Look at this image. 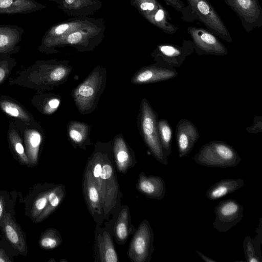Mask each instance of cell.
<instances>
[{
  "label": "cell",
  "mask_w": 262,
  "mask_h": 262,
  "mask_svg": "<svg viewBox=\"0 0 262 262\" xmlns=\"http://www.w3.org/2000/svg\"><path fill=\"white\" fill-rule=\"evenodd\" d=\"M158 116L148 101L142 99L140 105L139 126L143 140L154 158L164 165L168 157L162 146L158 129Z\"/></svg>",
  "instance_id": "5"
},
{
  "label": "cell",
  "mask_w": 262,
  "mask_h": 262,
  "mask_svg": "<svg viewBox=\"0 0 262 262\" xmlns=\"http://www.w3.org/2000/svg\"><path fill=\"white\" fill-rule=\"evenodd\" d=\"M239 18L247 33L262 26V8L258 0H224Z\"/></svg>",
  "instance_id": "10"
},
{
  "label": "cell",
  "mask_w": 262,
  "mask_h": 262,
  "mask_svg": "<svg viewBox=\"0 0 262 262\" xmlns=\"http://www.w3.org/2000/svg\"><path fill=\"white\" fill-rule=\"evenodd\" d=\"M13 259L11 255H8L6 250L0 247V262H12Z\"/></svg>",
  "instance_id": "40"
},
{
  "label": "cell",
  "mask_w": 262,
  "mask_h": 262,
  "mask_svg": "<svg viewBox=\"0 0 262 262\" xmlns=\"http://www.w3.org/2000/svg\"><path fill=\"white\" fill-rule=\"evenodd\" d=\"M56 3L68 15L78 17L92 15L101 7L99 0H57Z\"/></svg>",
  "instance_id": "22"
},
{
  "label": "cell",
  "mask_w": 262,
  "mask_h": 262,
  "mask_svg": "<svg viewBox=\"0 0 262 262\" xmlns=\"http://www.w3.org/2000/svg\"><path fill=\"white\" fill-rule=\"evenodd\" d=\"M54 185L38 184L35 185L25 200V214L35 223L45 209L50 191Z\"/></svg>",
  "instance_id": "18"
},
{
  "label": "cell",
  "mask_w": 262,
  "mask_h": 262,
  "mask_svg": "<svg viewBox=\"0 0 262 262\" xmlns=\"http://www.w3.org/2000/svg\"><path fill=\"white\" fill-rule=\"evenodd\" d=\"M60 100L57 97L52 96L46 99L42 102L41 112L45 114L49 115L55 112L59 106Z\"/></svg>",
  "instance_id": "38"
},
{
  "label": "cell",
  "mask_w": 262,
  "mask_h": 262,
  "mask_svg": "<svg viewBox=\"0 0 262 262\" xmlns=\"http://www.w3.org/2000/svg\"><path fill=\"white\" fill-rule=\"evenodd\" d=\"M8 139L11 152L14 159L22 165L31 167L29 159L26 154L22 139L16 130L10 126Z\"/></svg>",
  "instance_id": "31"
},
{
  "label": "cell",
  "mask_w": 262,
  "mask_h": 262,
  "mask_svg": "<svg viewBox=\"0 0 262 262\" xmlns=\"http://www.w3.org/2000/svg\"><path fill=\"white\" fill-rule=\"evenodd\" d=\"M137 189L147 198L160 201L165 197L166 184L161 177L147 176L142 171L138 179Z\"/></svg>",
  "instance_id": "21"
},
{
  "label": "cell",
  "mask_w": 262,
  "mask_h": 262,
  "mask_svg": "<svg viewBox=\"0 0 262 262\" xmlns=\"http://www.w3.org/2000/svg\"><path fill=\"white\" fill-rule=\"evenodd\" d=\"M82 186L84 200L91 215L96 222L101 217L104 218L101 194L93 177L89 162L84 171Z\"/></svg>",
  "instance_id": "17"
},
{
  "label": "cell",
  "mask_w": 262,
  "mask_h": 262,
  "mask_svg": "<svg viewBox=\"0 0 262 262\" xmlns=\"http://www.w3.org/2000/svg\"><path fill=\"white\" fill-rule=\"evenodd\" d=\"M175 135L179 157L189 155L200 137L196 126L189 120L182 119L177 124Z\"/></svg>",
  "instance_id": "19"
},
{
  "label": "cell",
  "mask_w": 262,
  "mask_h": 262,
  "mask_svg": "<svg viewBox=\"0 0 262 262\" xmlns=\"http://www.w3.org/2000/svg\"><path fill=\"white\" fill-rule=\"evenodd\" d=\"M24 29L17 25L0 24V55L18 53Z\"/></svg>",
  "instance_id": "20"
},
{
  "label": "cell",
  "mask_w": 262,
  "mask_h": 262,
  "mask_svg": "<svg viewBox=\"0 0 262 262\" xmlns=\"http://www.w3.org/2000/svg\"><path fill=\"white\" fill-rule=\"evenodd\" d=\"M96 251L101 262H117L118 257L109 232L104 229L96 230Z\"/></svg>",
  "instance_id": "25"
},
{
  "label": "cell",
  "mask_w": 262,
  "mask_h": 262,
  "mask_svg": "<svg viewBox=\"0 0 262 262\" xmlns=\"http://www.w3.org/2000/svg\"><path fill=\"white\" fill-rule=\"evenodd\" d=\"M37 72H30L26 76L29 84L45 86H54L66 80L71 71V67L66 64L52 61H39Z\"/></svg>",
  "instance_id": "9"
},
{
  "label": "cell",
  "mask_w": 262,
  "mask_h": 262,
  "mask_svg": "<svg viewBox=\"0 0 262 262\" xmlns=\"http://www.w3.org/2000/svg\"><path fill=\"white\" fill-rule=\"evenodd\" d=\"M243 206L234 199L222 201L215 207V218L213 227L219 232H226L240 222L243 217Z\"/></svg>",
  "instance_id": "11"
},
{
  "label": "cell",
  "mask_w": 262,
  "mask_h": 262,
  "mask_svg": "<svg viewBox=\"0 0 262 262\" xmlns=\"http://www.w3.org/2000/svg\"><path fill=\"white\" fill-rule=\"evenodd\" d=\"M0 108L8 116L24 122L25 124H33L32 116L19 104L7 97H0Z\"/></svg>",
  "instance_id": "28"
},
{
  "label": "cell",
  "mask_w": 262,
  "mask_h": 262,
  "mask_svg": "<svg viewBox=\"0 0 262 262\" xmlns=\"http://www.w3.org/2000/svg\"><path fill=\"white\" fill-rule=\"evenodd\" d=\"M67 130L68 136L72 141L81 146L88 140L90 128L85 123L72 121L69 123Z\"/></svg>",
  "instance_id": "32"
},
{
  "label": "cell",
  "mask_w": 262,
  "mask_h": 262,
  "mask_svg": "<svg viewBox=\"0 0 262 262\" xmlns=\"http://www.w3.org/2000/svg\"><path fill=\"white\" fill-rule=\"evenodd\" d=\"M132 229L129 209L127 206H125L120 212L114 228L116 242L119 244L125 243Z\"/></svg>",
  "instance_id": "29"
},
{
  "label": "cell",
  "mask_w": 262,
  "mask_h": 262,
  "mask_svg": "<svg viewBox=\"0 0 262 262\" xmlns=\"http://www.w3.org/2000/svg\"><path fill=\"white\" fill-rule=\"evenodd\" d=\"M192 159L198 164L214 168L234 167L241 161L235 149L223 141H212L203 145Z\"/></svg>",
  "instance_id": "2"
},
{
  "label": "cell",
  "mask_w": 262,
  "mask_h": 262,
  "mask_svg": "<svg viewBox=\"0 0 262 262\" xmlns=\"http://www.w3.org/2000/svg\"><path fill=\"white\" fill-rule=\"evenodd\" d=\"M196 252L198 253V254L200 256V257L205 261L206 262H216V261L211 258H210L200 251H199L198 250H195Z\"/></svg>",
  "instance_id": "41"
},
{
  "label": "cell",
  "mask_w": 262,
  "mask_h": 262,
  "mask_svg": "<svg viewBox=\"0 0 262 262\" xmlns=\"http://www.w3.org/2000/svg\"><path fill=\"white\" fill-rule=\"evenodd\" d=\"M94 179L101 194L104 218L106 219L117 205L119 188L113 164L106 152L102 151L100 176Z\"/></svg>",
  "instance_id": "6"
},
{
  "label": "cell",
  "mask_w": 262,
  "mask_h": 262,
  "mask_svg": "<svg viewBox=\"0 0 262 262\" xmlns=\"http://www.w3.org/2000/svg\"><path fill=\"white\" fill-rule=\"evenodd\" d=\"M16 61L9 55H0V84L10 74Z\"/></svg>",
  "instance_id": "36"
},
{
  "label": "cell",
  "mask_w": 262,
  "mask_h": 262,
  "mask_svg": "<svg viewBox=\"0 0 262 262\" xmlns=\"http://www.w3.org/2000/svg\"><path fill=\"white\" fill-rule=\"evenodd\" d=\"M158 129L162 146L167 157H169L172 151V130L166 119H161L157 122Z\"/></svg>",
  "instance_id": "33"
},
{
  "label": "cell",
  "mask_w": 262,
  "mask_h": 262,
  "mask_svg": "<svg viewBox=\"0 0 262 262\" xmlns=\"http://www.w3.org/2000/svg\"><path fill=\"white\" fill-rule=\"evenodd\" d=\"M14 213H7L0 224L4 239L16 253L23 256L27 255L28 249L25 233L14 217Z\"/></svg>",
  "instance_id": "15"
},
{
  "label": "cell",
  "mask_w": 262,
  "mask_h": 262,
  "mask_svg": "<svg viewBox=\"0 0 262 262\" xmlns=\"http://www.w3.org/2000/svg\"><path fill=\"white\" fill-rule=\"evenodd\" d=\"M98 20L86 16L78 17L52 26L42 36L38 50L46 53L50 46L56 40L72 31L90 26Z\"/></svg>",
  "instance_id": "14"
},
{
  "label": "cell",
  "mask_w": 262,
  "mask_h": 262,
  "mask_svg": "<svg viewBox=\"0 0 262 262\" xmlns=\"http://www.w3.org/2000/svg\"><path fill=\"white\" fill-rule=\"evenodd\" d=\"M105 81V70L98 66L73 90L72 97L80 113H90L95 109Z\"/></svg>",
  "instance_id": "1"
},
{
  "label": "cell",
  "mask_w": 262,
  "mask_h": 262,
  "mask_svg": "<svg viewBox=\"0 0 262 262\" xmlns=\"http://www.w3.org/2000/svg\"><path fill=\"white\" fill-rule=\"evenodd\" d=\"M105 26L101 19L96 23L72 31L54 42L46 53H56L55 48L65 46H72L78 51L93 50L104 37Z\"/></svg>",
  "instance_id": "3"
},
{
  "label": "cell",
  "mask_w": 262,
  "mask_h": 262,
  "mask_svg": "<svg viewBox=\"0 0 262 262\" xmlns=\"http://www.w3.org/2000/svg\"><path fill=\"white\" fill-rule=\"evenodd\" d=\"M245 185L242 179H226L211 185L206 191L205 196L210 201L219 199L241 188Z\"/></svg>",
  "instance_id": "26"
},
{
  "label": "cell",
  "mask_w": 262,
  "mask_h": 262,
  "mask_svg": "<svg viewBox=\"0 0 262 262\" xmlns=\"http://www.w3.org/2000/svg\"><path fill=\"white\" fill-rule=\"evenodd\" d=\"M166 4L173 8L178 12L181 13L182 15V19L184 21L186 20L188 10L187 6H186L182 0H163Z\"/></svg>",
  "instance_id": "39"
},
{
  "label": "cell",
  "mask_w": 262,
  "mask_h": 262,
  "mask_svg": "<svg viewBox=\"0 0 262 262\" xmlns=\"http://www.w3.org/2000/svg\"><path fill=\"white\" fill-rule=\"evenodd\" d=\"M47 1H53V2H56V3L57 2V0H47Z\"/></svg>",
  "instance_id": "42"
},
{
  "label": "cell",
  "mask_w": 262,
  "mask_h": 262,
  "mask_svg": "<svg viewBox=\"0 0 262 262\" xmlns=\"http://www.w3.org/2000/svg\"><path fill=\"white\" fill-rule=\"evenodd\" d=\"M178 75L174 68L156 62L141 68L133 76L131 82L136 84H148L166 81L177 77Z\"/></svg>",
  "instance_id": "16"
},
{
  "label": "cell",
  "mask_w": 262,
  "mask_h": 262,
  "mask_svg": "<svg viewBox=\"0 0 262 262\" xmlns=\"http://www.w3.org/2000/svg\"><path fill=\"white\" fill-rule=\"evenodd\" d=\"M16 198V192L0 191V224L7 213H15Z\"/></svg>",
  "instance_id": "35"
},
{
  "label": "cell",
  "mask_w": 262,
  "mask_h": 262,
  "mask_svg": "<svg viewBox=\"0 0 262 262\" xmlns=\"http://www.w3.org/2000/svg\"><path fill=\"white\" fill-rule=\"evenodd\" d=\"M113 152L117 170L125 173L135 163L133 155L122 136L119 135L114 139Z\"/></svg>",
  "instance_id": "24"
},
{
  "label": "cell",
  "mask_w": 262,
  "mask_h": 262,
  "mask_svg": "<svg viewBox=\"0 0 262 262\" xmlns=\"http://www.w3.org/2000/svg\"><path fill=\"white\" fill-rule=\"evenodd\" d=\"M245 260L248 262H260L261 259L256 255L254 241L246 236L243 244Z\"/></svg>",
  "instance_id": "37"
},
{
  "label": "cell",
  "mask_w": 262,
  "mask_h": 262,
  "mask_svg": "<svg viewBox=\"0 0 262 262\" xmlns=\"http://www.w3.org/2000/svg\"><path fill=\"white\" fill-rule=\"evenodd\" d=\"M199 55H226L228 52L225 45L214 34L203 28L190 26L187 28Z\"/></svg>",
  "instance_id": "13"
},
{
  "label": "cell",
  "mask_w": 262,
  "mask_h": 262,
  "mask_svg": "<svg viewBox=\"0 0 262 262\" xmlns=\"http://www.w3.org/2000/svg\"><path fill=\"white\" fill-rule=\"evenodd\" d=\"M154 234L149 222L144 220L131 240L127 255L133 262H149L154 251Z\"/></svg>",
  "instance_id": "8"
},
{
  "label": "cell",
  "mask_w": 262,
  "mask_h": 262,
  "mask_svg": "<svg viewBox=\"0 0 262 262\" xmlns=\"http://www.w3.org/2000/svg\"><path fill=\"white\" fill-rule=\"evenodd\" d=\"M41 142L42 136L37 129L35 128L25 129L24 132L25 149L31 167H34L38 164Z\"/></svg>",
  "instance_id": "27"
},
{
  "label": "cell",
  "mask_w": 262,
  "mask_h": 262,
  "mask_svg": "<svg viewBox=\"0 0 262 262\" xmlns=\"http://www.w3.org/2000/svg\"><path fill=\"white\" fill-rule=\"evenodd\" d=\"M188 14L187 22L198 20L217 37L232 42V38L225 24L208 0H186Z\"/></svg>",
  "instance_id": "4"
},
{
  "label": "cell",
  "mask_w": 262,
  "mask_h": 262,
  "mask_svg": "<svg viewBox=\"0 0 262 262\" xmlns=\"http://www.w3.org/2000/svg\"><path fill=\"white\" fill-rule=\"evenodd\" d=\"M194 51L192 41L184 40L181 46L170 43L159 45L151 53V56L157 62L173 68H180L186 57Z\"/></svg>",
  "instance_id": "12"
},
{
  "label": "cell",
  "mask_w": 262,
  "mask_h": 262,
  "mask_svg": "<svg viewBox=\"0 0 262 262\" xmlns=\"http://www.w3.org/2000/svg\"><path fill=\"white\" fill-rule=\"evenodd\" d=\"M62 242L60 234L56 229L48 228L40 236L38 245L41 249L51 250L60 245Z\"/></svg>",
  "instance_id": "34"
},
{
  "label": "cell",
  "mask_w": 262,
  "mask_h": 262,
  "mask_svg": "<svg viewBox=\"0 0 262 262\" xmlns=\"http://www.w3.org/2000/svg\"><path fill=\"white\" fill-rule=\"evenodd\" d=\"M66 195L65 187L63 185H53L48 196L47 205L37 219L35 223H39L47 219L59 206Z\"/></svg>",
  "instance_id": "30"
},
{
  "label": "cell",
  "mask_w": 262,
  "mask_h": 262,
  "mask_svg": "<svg viewBox=\"0 0 262 262\" xmlns=\"http://www.w3.org/2000/svg\"><path fill=\"white\" fill-rule=\"evenodd\" d=\"M46 8L35 0H0V14H27Z\"/></svg>",
  "instance_id": "23"
},
{
  "label": "cell",
  "mask_w": 262,
  "mask_h": 262,
  "mask_svg": "<svg viewBox=\"0 0 262 262\" xmlns=\"http://www.w3.org/2000/svg\"><path fill=\"white\" fill-rule=\"evenodd\" d=\"M130 2L144 18L164 33L172 35L178 31L179 28L171 23L168 12L157 0H130Z\"/></svg>",
  "instance_id": "7"
}]
</instances>
